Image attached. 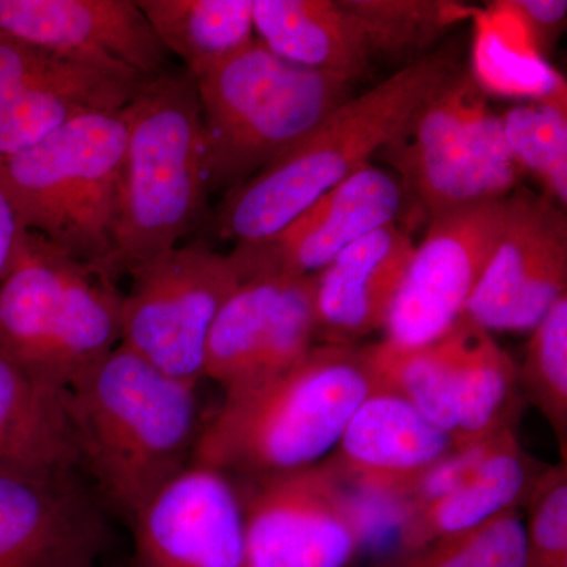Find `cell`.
<instances>
[{
  "mask_svg": "<svg viewBox=\"0 0 567 567\" xmlns=\"http://www.w3.org/2000/svg\"><path fill=\"white\" fill-rule=\"evenodd\" d=\"M567 295L566 208L517 186L464 317L487 331H532Z\"/></svg>",
  "mask_w": 567,
  "mask_h": 567,
  "instance_id": "13",
  "label": "cell"
},
{
  "mask_svg": "<svg viewBox=\"0 0 567 567\" xmlns=\"http://www.w3.org/2000/svg\"><path fill=\"white\" fill-rule=\"evenodd\" d=\"M197 385L118 344L63 390L80 472L111 514L132 520L192 464L204 427Z\"/></svg>",
  "mask_w": 567,
  "mask_h": 567,
  "instance_id": "1",
  "label": "cell"
},
{
  "mask_svg": "<svg viewBox=\"0 0 567 567\" xmlns=\"http://www.w3.org/2000/svg\"><path fill=\"white\" fill-rule=\"evenodd\" d=\"M443 341L453 380L457 450L517 425L524 404L517 364L491 331L462 317Z\"/></svg>",
  "mask_w": 567,
  "mask_h": 567,
  "instance_id": "21",
  "label": "cell"
},
{
  "mask_svg": "<svg viewBox=\"0 0 567 567\" xmlns=\"http://www.w3.org/2000/svg\"><path fill=\"white\" fill-rule=\"evenodd\" d=\"M509 3L527 24L537 50L546 55L565 24L566 0H509Z\"/></svg>",
  "mask_w": 567,
  "mask_h": 567,
  "instance_id": "34",
  "label": "cell"
},
{
  "mask_svg": "<svg viewBox=\"0 0 567 567\" xmlns=\"http://www.w3.org/2000/svg\"><path fill=\"white\" fill-rule=\"evenodd\" d=\"M25 229L14 212L9 197L0 188V282L10 274L17 264Z\"/></svg>",
  "mask_w": 567,
  "mask_h": 567,
  "instance_id": "35",
  "label": "cell"
},
{
  "mask_svg": "<svg viewBox=\"0 0 567 567\" xmlns=\"http://www.w3.org/2000/svg\"><path fill=\"white\" fill-rule=\"evenodd\" d=\"M192 78L210 192L260 173L353 96L350 78L284 61L259 39Z\"/></svg>",
  "mask_w": 567,
  "mask_h": 567,
  "instance_id": "5",
  "label": "cell"
},
{
  "mask_svg": "<svg viewBox=\"0 0 567 567\" xmlns=\"http://www.w3.org/2000/svg\"><path fill=\"white\" fill-rule=\"evenodd\" d=\"M0 464L80 470L63 391L37 382L0 354Z\"/></svg>",
  "mask_w": 567,
  "mask_h": 567,
  "instance_id": "23",
  "label": "cell"
},
{
  "mask_svg": "<svg viewBox=\"0 0 567 567\" xmlns=\"http://www.w3.org/2000/svg\"><path fill=\"white\" fill-rule=\"evenodd\" d=\"M125 112L128 142L104 264L115 281L181 245L203 218L210 193L203 114L188 71L171 65L147 78Z\"/></svg>",
  "mask_w": 567,
  "mask_h": 567,
  "instance_id": "4",
  "label": "cell"
},
{
  "mask_svg": "<svg viewBox=\"0 0 567 567\" xmlns=\"http://www.w3.org/2000/svg\"><path fill=\"white\" fill-rule=\"evenodd\" d=\"M458 69L456 54L445 48L347 100L293 151L229 189L216 213V235L235 245L274 237L322 194L371 164Z\"/></svg>",
  "mask_w": 567,
  "mask_h": 567,
  "instance_id": "3",
  "label": "cell"
},
{
  "mask_svg": "<svg viewBox=\"0 0 567 567\" xmlns=\"http://www.w3.org/2000/svg\"><path fill=\"white\" fill-rule=\"evenodd\" d=\"M380 385L364 347L316 346L286 374L224 398L200 431L193 462L235 477L282 475L320 464Z\"/></svg>",
  "mask_w": 567,
  "mask_h": 567,
  "instance_id": "2",
  "label": "cell"
},
{
  "mask_svg": "<svg viewBox=\"0 0 567 567\" xmlns=\"http://www.w3.org/2000/svg\"><path fill=\"white\" fill-rule=\"evenodd\" d=\"M254 31L284 61L354 81L371 65L363 35L339 0H254Z\"/></svg>",
  "mask_w": 567,
  "mask_h": 567,
  "instance_id": "22",
  "label": "cell"
},
{
  "mask_svg": "<svg viewBox=\"0 0 567 567\" xmlns=\"http://www.w3.org/2000/svg\"><path fill=\"white\" fill-rule=\"evenodd\" d=\"M379 155L398 173L405 205L412 203L427 221L505 199L524 175L507 148L499 115L456 85L424 100Z\"/></svg>",
  "mask_w": 567,
  "mask_h": 567,
  "instance_id": "8",
  "label": "cell"
},
{
  "mask_svg": "<svg viewBox=\"0 0 567 567\" xmlns=\"http://www.w3.org/2000/svg\"><path fill=\"white\" fill-rule=\"evenodd\" d=\"M289 278L245 279L216 316L205 350V379L221 385L224 398L251 383L279 295Z\"/></svg>",
  "mask_w": 567,
  "mask_h": 567,
  "instance_id": "26",
  "label": "cell"
},
{
  "mask_svg": "<svg viewBox=\"0 0 567 567\" xmlns=\"http://www.w3.org/2000/svg\"><path fill=\"white\" fill-rule=\"evenodd\" d=\"M0 35L145 78L171 66L169 52L134 0H0Z\"/></svg>",
  "mask_w": 567,
  "mask_h": 567,
  "instance_id": "17",
  "label": "cell"
},
{
  "mask_svg": "<svg viewBox=\"0 0 567 567\" xmlns=\"http://www.w3.org/2000/svg\"><path fill=\"white\" fill-rule=\"evenodd\" d=\"M145 80L125 66L65 58L0 35V158L80 115L123 110Z\"/></svg>",
  "mask_w": 567,
  "mask_h": 567,
  "instance_id": "14",
  "label": "cell"
},
{
  "mask_svg": "<svg viewBox=\"0 0 567 567\" xmlns=\"http://www.w3.org/2000/svg\"><path fill=\"white\" fill-rule=\"evenodd\" d=\"M517 383L524 401L550 425L567 461V295L532 330Z\"/></svg>",
  "mask_w": 567,
  "mask_h": 567,
  "instance_id": "30",
  "label": "cell"
},
{
  "mask_svg": "<svg viewBox=\"0 0 567 567\" xmlns=\"http://www.w3.org/2000/svg\"><path fill=\"white\" fill-rule=\"evenodd\" d=\"M126 276L121 346L164 374L199 383L213 322L241 282L229 254L178 245Z\"/></svg>",
  "mask_w": 567,
  "mask_h": 567,
  "instance_id": "9",
  "label": "cell"
},
{
  "mask_svg": "<svg viewBox=\"0 0 567 567\" xmlns=\"http://www.w3.org/2000/svg\"><path fill=\"white\" fill-rule=\"evenodd\" d=\"M110 516L78 468L0 464V567H96Z\"/></svg>",
  "mask_w": 567,
  "mask_h": 567,
  "instance_id": "12",
  "label": "cell"
},
{
  "mask_svg": "<svg viewBox=\"0 0 567 567\" xmlns=\"http://www.w3.org/2000/svg\"><path fill=\"white\" fill-rule=\"evenodd\" d=\"M415 244L386 224L358 238L315 278L319 346L350 347L385 327Z\"/></svg>",
  "mask_w": 567,
  "mask_h": 567,
  "instance_id": "19",
  "label": "cell"
},
{
  "mask_svg": "<svg viewBox=\"0 0 567 567\" xmlns=\"http://www.w3.org/2000/svg\"><path fill=\"white\" fill-rule=\"evenodd\" d=\"M507 197L429 219L391 306L383 341L404 349L432 344L464 317L505 226Z\"/></svg>",
  "mask_w": 567,
  "mask_h": 567,
  "instance_id": "11",
  "label": "cell"
},
{
  "mask_svg": "<svg viewBox=\"0 0 567 567\" xmlns=\"http://www.w3.org/2000/svg\"><path fill=\"white\" fill-rule=\"evenodd\" d=\"M315 278H289L284 284L251 383L238 394L286 374L315 349Z\"/></svg>",
  "mask_w": 567,
  "mask_h": 567,
  "instance_id": "32",
  "label": "cell"
},
{
  "mask_svg": "<svg viewBox=\"0 0 567 567\" xmlns=\"http://www.w3.org/2000/svg\"><path fill=\"white\" fill-rule=\"evenodd\" d=\"M524 509L525 567H567V461L540 472Z\"/></svg>",
  "mask_w": 567,
  "mask_h": 567,
  "instance_id": "33",
  "label": "cell"
},
{
  "mask_svg": "<svg viewBox=\"0 0 567 567\" xmlns=\"http://www.w3.org/2000/svg\"><path fill=\"white\" fill-rule=\"evenodd\" d=\"M544 468L522 446L517 425L506 427L472 475L439 498L406 511L399 550H416L524 509Z\"/></svg>",
  "mask_w": 567,
  "mask_h": 567,
  "instance_id": "20",
  "label": "cell"
},
{
  "mask_svg": "<svg viewBox=\"0 0 567 567\" xmlns=\"http://www.w3.org/2000/svg\"><path fill=\"white\" fill-rule=\"evenodd\" d=\"M235 480L244 496L245 567L352 565L363 525L330 458L298 472Z\"/></svg>",
  "mask_w": 567,
  "mask_h": 567,
  "instance_id": "10",
  "label": "cell"
},
{
  "mask_svg": "<svg viewBox=\"0 0 567 567\" xmlns=\"http://www.w3.org/2000/svg\"><path fill=\"white\" fill-rule=\"evenodd\" d=\"M371 567H525L522 511L416 550H398Z\"/></svg>",
  "mask_w": 567,
  "mask_h": 567,
  "instance_id": "31",
  "label": "cell"
},
{
  "mask_svg": "<svg viewBox=\"0 0 567 567\" xmlns=\"http://www.w3.org/2000/svg\"><path fill=\"white\" fill-rule=\"evenodd\" d=\"M136 567H245L244 496L237 480L192 462L128 522Z\"/></svg>",
  "mask_w": 567,
  "mask_h": 567,
  "instance_id": "15",
  "label": "cell"
},
{
  "mask_svg": "<svg viewBox=\"0 0 567 567\" xmlns=\"http://www.w3.org/2000/svg\"><path fill=\"white\" fill-rule=\"evenodd\" d=\"M472 76L484 93L544 102L566 95V82L551 69L520 14L507 2L477 11Z\"/></svg>",
  "mask_w": 567,
  "mask_h": 567,
  "instance_id": "24",
  "label": "cell"
},
{
  "mask_svg": "<svg viewBox=\"0 0 567 567\" xmlns=\"http://www.w3.org/2000/svg\"><path fill=\"white\" fill-rule=\"evenodd\" d=\"M357 22L369 59L410 63L431 54L457 22L477 10L450 0H339Z\"/></svg>",
  "mask_w": 567,
  "mask_h": 567,
  "instance_id": "27",
  "label": "cell"
},
{
  "mask_svg": "<svg viewBox=\"0 0 567 567\" xmlns=\"http://www.w3.org/2000/svg\"><path fill=\"white\" fill-rule=\"evenodd\" d=\"M499 118L507 148L522 173L532 174L543 186L544 196L566 208V95L520 104Z\"/></svg>",
  "mask_w": 567,
  "mask_h": 567,
  "instance_id": "29",
  "label": "cell"
},
{
  "mask_svg": "<svg viewBox=\"0 0 567 567\" xmlns=\"http://www.w3.org/2000/svg\"><path fill=\"white\" fill-rule=\"evenodd\" d=\"M404 207L398 177L371 163L322 194L274 237L235 245L229 257L240 281L315 276L358 238L395 223Z\"/></svg>",
  "mask_w": 567,
  "mask_h": 567,
  "instance_id": "16",
  "label": "cell"
},
{
  "mask_svg": "<svg viewBox=\"0 0 567 567\" xmlns=\"http://www.w3.org/2000/svg\"><path fill=\"white\" fill-rule=\"evenodd\" d=\"M126 142L123 107L80 115L32 147L0 158V188L21 226L104 274Z\"/></svg>",
  "mask_w": 567,
  "mask_h": 567,
  "instance_id": "7",
  "label": "cell"
},
{
  "mask_svg": "<svg viewBox=\"0 0 567 567\" xmlns=\"http://www.w3.org/2000/svg\"><path fill=\"white\" fill-rule=\"evenodd\" d=\"M137 7L189 74L257 39L254 0H137Z\"/></svg>",
  "mask_w": 567,
  "mask_h": 567,
  "instance_id": "25",
  "label": "cell"
},
{
  "mask_svg": "<svg viewBox=\"0 0 567 567\" xmlns=\"http://www.w3.org/2000/svg\"><path fill=\"white\" fill-rule=\"evenodd\" d=\"M118 281L25 230L0 282V354L65 390L121 344Z\"/></svg>",
  "mask_w": 567,
  "mask_h": 567,
  "instance_id": "6",
  "label": "cell"
},
{
  "mask_svg": "<svg viewBox=\"0 0 567 567\" xmlns=\"http://www.w3.org/2000/svg\"><path fill=\"white\" fill-rule=\"evenodd\" d=\"M380 383L405 398L454 442L453 380L445 341L404 349L386 341L364 346Z\"/></svg>",
  "mask_w": 567,
  "mask_h": 567,
  "instance_id": "28",
  "label": "cell"
},
{
  "mask_svg": "<svg viewBox=\"0 0 567 567\" xmlns=\"http://www.w3.org/2000/svg\"><path fill=\"white\" fill-rule=\"evenodd\" d=\"M456 450L450 435L382 383L358 406L328 458L342 481L406 498Z\"/></svg>",
  "mask_w": 567,
  "mask_h": 567,
  "instance_id": "18",
  "label": "cell"
}]
</instances>
